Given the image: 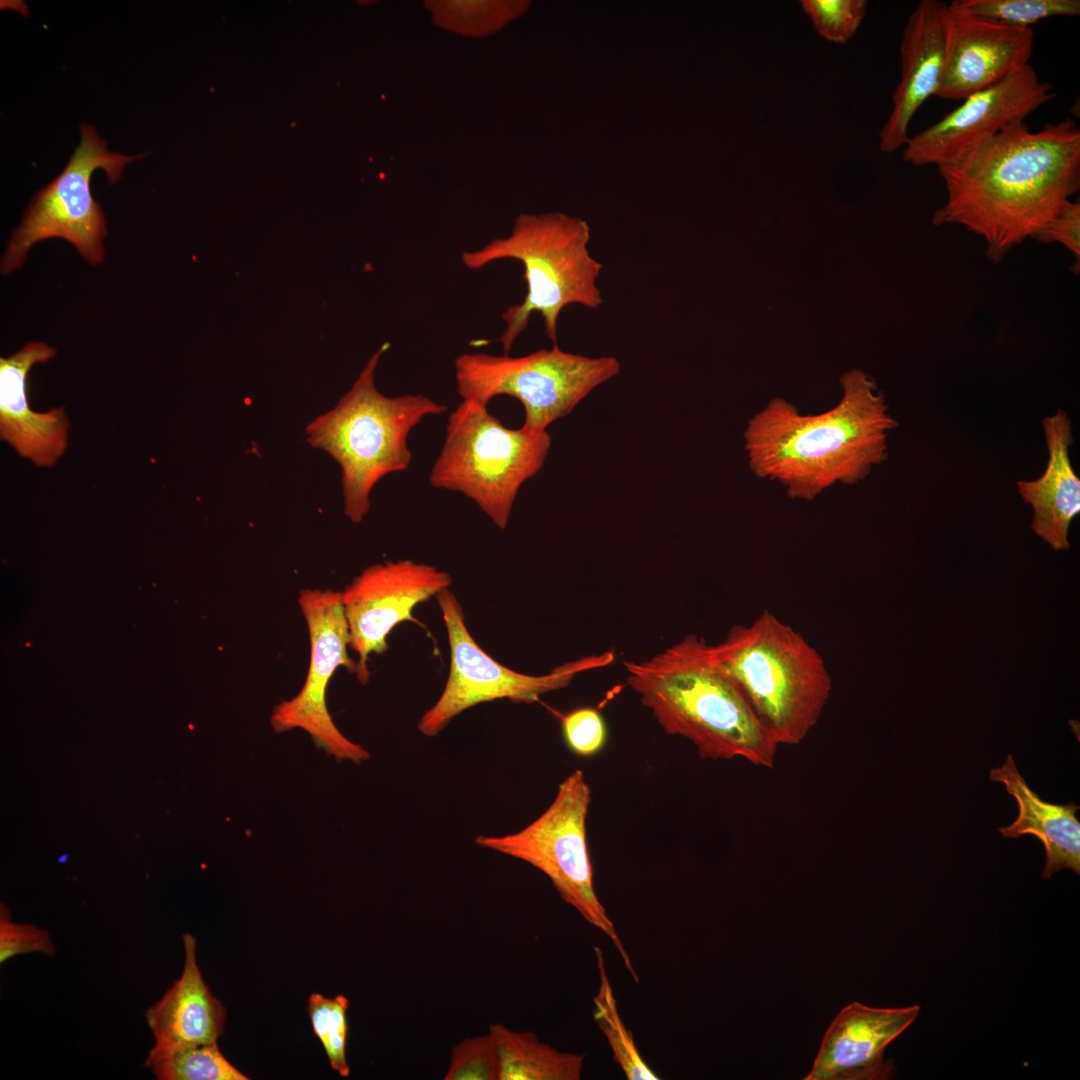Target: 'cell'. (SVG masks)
Listing matches in <instances>:
<instances>
[{
  "label": "cell",
  "instance_id": "cell-16",
  "mask_svg": "<svg viewBox=\"0 0 1080 1080\" xmlns=\"http://www.w3.org/2000/svg\"><path fill=\"white\" fill-rule=\"evenodd\" d=\"M919 1005L875 1008L853 1002L829 1025L810 1073L804 1080H886L893 1062L886 1047L918 1017Z\"/></svg>",
  "mask_w": 1080,
  "mask_h": 1080
},
{
  "label": "cell",
  "instance_id": "cell-24",
  "mask_svg": "<svg viewBox=\"0 0 1080 1080\" xmlns=\"http://www.w3.org/2000/svg\"><path fill=\"white\" fill-rule=\"evenodd\" d=\"M600 985L593 998V1018L611 1047L615 1062L629 1080H659L638 1051L633 1034L618 1012L616 999L606 972L603 954L595 947Z\"/></svg>",
  "mask_w": 1080,
  "mask_h": 1080
},
{
  "label": "cell",
  "instance_id": "cell-13",
  "mask_svg": "<svg viewBox=\"0 0 1080 1080\" xmlns=\"http://www.w3.org/2000/svg\"><path fill=\"white\" fill-rule=\"evenodd\" d=\"M1055 97L1028 64L1002 81L964 98L939 121L909 138L903 159L915 166L952 162L1008 125L1024 121Z\"/></svg>",
  "mask_w": 1080,
  "mask_h": 1080
},
{
  "label": "cell",
  "instance_id": "cell-4",
  "mask_svg": "<svg viewBox=\"0 0 1080 1080\" xmlns=\"http://www.w3.org/2000/svg\"><path fill=\"white\" fill-rule=\"evenodd\" d=\"M709 652L778 746L800 744L819 721L832 691L825 661L771 612L734 625Z\"/></svg>",
  "mask_w": 1080,
  "mask_h": 1080
},
{
  "label": "cell",
  "instance_id": "cell-19",
  "mask_svg": "<svg viewBox=\"0 0 1080 1080\" xmlns=\"http://www.w3.org/2000/svg\"><path fill=\"white\" fill-rule=\"evenodd\" d=\"M1042 428L1049 455L1046 469L1037 479L1016 484L1024 503L1033 509V532L1053 550L1067 551L1069 527L1080 513V479L1069 455L1074 442L1072 421L1058 409L1042 420Z\"/></svg>",
  "mask_w": 1080,
  "mask_h": 1080
},
{
  "label": "cell",
  "instance_id": "cell-14",
  "mask_svg": "<svg viewBox=\"0 0 1080 1080\" xmlns=\"http://www.w3.org/2000/svg\"><path fill=\"white\" fill-rule=\"evenodd\" d=\"M451 576L436 567L410 559L386 561L365 568L341 592L349 630V648L358 655L356 676L369 680L370 654L388 649L387 635L401 622L417 620L412 610L448 589Z\"/></svg>",
  "mask_w": 1080,
  "mask_h": 1080
},
{
  "label": "cell",
  "instance_id": "cell-2",
  "mask_svg": "<svg viewBox=\"0 0 1080 1080\" xmlns=\"http://www.w3.org/2000/svg\"><path fill=\"white\" fill-rule=\"evenodd\" d=\"M843 395L832 409L801 415L781 398L748 422L749 465L762 478L782 483L791 498L811 501L836 483L855 484L888 457L887 438L898 422L865 372L841 377Z\"/></svg>",
  "mask_w": 1080,
  "mask_h": 1080
},
{
  "label": "cell",
  "instance_id": "cell-21",
  "mask_svg": "<svg viewBox=\"0 0 1080 1080\" xmlns=\"http://www.w3.org/2000/svg\"><path fill=\"white\" fill-rule=\"evenodd\" d=\"M989 778L1003 783L1018 805L1016 820L1009 826L1000 827L1001 834L1007 838L1033 835L1042 842L1046 855L1042 878L1049 879L1062 869H1071L1079 875L1080 822L1076 817L1079 806L1042 800L1019 773L1011 755L1002 767L990 771Z\"/></svg>",
  "mask_w": 1080,
  "mask_h": 1080
},
{
  "label": "cell",
  "instance_id": "cell-8",
  "mask_svg": "<svg viewBox=\"0 0 1080 1080\" xmlns=\"http://www.w3.org/2000/svg\"><path fill=\"white\" fill-rule=\"evenodd\" d=\"M457 392L462 400L484 405L497 396L519 400L524 408L522 428L546 431L569 415L591 391L615 377V357H588L565 352L554 345L511 357L463 353L454 361Z\"/></svg>",
  "mask_w": 1080,
  "mask_h": 1080
},
{
  "label": "cell",
  "instance_id": "cell-20",
  "mask_svg": "<svg viewBox=\"0 0 1080 1080\" xmlns=\"http://www.w3.org/2000/svg\"><path fill=\"white\" fill-rule=\"evenodd\" d=\"M182 975L146 1012L155 1044L215 1043L224 1032L226 1009L203 980L196 958V939L182 935Z\"/></svg>",
  "mask_w": 1080,
  "mask_h": 1080
},
{
  "label": "cell",
  "instance_id": "cell-18",
  "mask_svg": "<svg viewBox=\"0 0 1080 1080\" xmlns=\"http://www.w3.org/2000/svg\"><path fill=\"white\" fill-rule=\"evenodd\" d=\"M55 349L29 342L0 359V436L17 453L38 466L51 467L67 448L69 422L63 407L47 412L30 409L26 378L36 363L53 358Z\"/></svg>",
  "mask_w": 1080,
  "mask_h": 1080
},
{
  "label": "cell",
  "instance_id": "cell-11",
  "mask_svg": "<svg viewBox=\"0 0 1080 1080\" xmlns=\"http://www.w3.org/2000/svg\"><path fill=\"white\" fill-rule=\"evenodd\" d=\"M450 647V671L436 703L420 718L417 729L426 737L439 734L456 716L477 704L498 699L530 704L542 694L562 689L584 671L610 665L615 654L583 656L533 676L509 669L494 660L474 640L457 597L448 589L436 595Z\"/></svg>",
  "mask_w": 1080,
  "mask_h": 1080
},
{
  "label": "cell",
  "instance_id": "cell-26",
  "mask_svg": "<svg viewBox=\"0 0 1080 1080\" xmlns=\"http://www.w3.org/2000/svg\"><path fill=\"white\" fill-rule=\"evenodd\" d=\"M349 1000L342 994L327 998L312 993L308 998V1014L314 1034L322 1043L331 1068L343 1077L350 1075L346 1058Z\"/></svg>",
  "mask_w": 1080,
  "mask_h": 1080
},
{
  "label": "cell",
  "instance_id": "cell-25",
  "mask_svg": "<svg viewBox=\"0 0 1080 1080\" xmlns=\"http://www.w3.org/2000/svg\"><path fill=\"white\" fill-rule=\"evenodd\" d=\"M957 11L1007 26L1030 28L1052 17L1080 14L1079 0H955Z\"/></svg>",
  "mask_w": 1080,
  "mask_h": 1080
},
{
  "label": "cell",
  "instance_id": "cell-30",
  "mask_svg": "<svg viewBox=\"0 0 1080 1080\" xmlns=\"http://www.w3.org/2000/svg\"><path fill=\"white\" fill-rule=\"evenodd\" d=\"M39 952L48 956L56 953L48 931L32 924L12 921L6 906L0 909V963L22 954Z\"/></svg>",
  "mask_w": 1080,
  "mask_h": 1080
},
{
  "label": "cell",
  "instance_id": "cell-23",
  "mask_svg": "<svg viewBox=\"0 0 1080 1080\" xmlns=\"http://www.w3.org/2000/svg\"><path fill=\"white\" fill-rule=\"evenodd\" d=\"M159 1080H248L220 1051L207 1044H154L144 1063Z\"/></svg>",
  "mask_w": 1080,
  "mask_h": 1080
},
{
  "label": "cell",
  "instance_id": "cell-3",
  "mask_svg": "<svg viewBox=\"0 0 1080 1080\" xmlns=\"http://www.w3.org/2000/svg\"><path fill=\"white\" fill-rule=\"evenodd\" d=\"M624 664L627 683L661 728L691 741L702 759L773 768L778 745L703 638L689 634L646 661Z\"/></svg>",
  "mask_w": 1080,
  "mask_h": 1080
},
{
  "label": "cell",
  "instance_id": "cell-7",
  "mask_svg": "<svg viewBox=\"0 0 1080 1080\" xmlns=\"http://www.w3.org/2000/svg\"><path fill=\"white\" fill-rule=\"evenodd\" d=\"M550 447L547 431L507 428L487 405L462 400L448 417L429 482L471 499L504 530L521 486L541 470Z\"/></svg>",
  "mask_w": 1080,
  "mask_h": 1080
},
{
  "label": "cell",
  "instance_id": "cell-9",
  "mask_svg": "<svg viewBox=\"0 0 1080 1080\" xmlns=\"http://www.w3.org/2000/svg\"><path fill=\"white\" fill-rule=\"evenodd\" d=\"M591 789L575 770L558 786L547 809L522 830L503 836L479 835L480 847L522 860L545 874L560 897L610 938L635 981L628 953L596 895L587 845L586 821Z\"/></svg>",
  "mask_w": 1080,
  "mask_h": 1080
},
{
  "label": "cell",
  "instance_id": "cell-10",
  "mask_svg": "<svg viewBox=\"0 0 1080 1080\" xmlns=\"http://www.w3.org/2000/svg\"><path fill=\"white\" fill-rule=\"evenodd\" d=\"M80 132V143L63 171L34 196L13 232L1 262L2 273L20 268L29 249L49 238L70 242L90 264L102 261L106 222L91 194L90 178L96 169H102L109 183L117 182L124 167L142 155L109 151L106 141L87 123L80 125Z\"/></svg>",
  "mask_w": 1080,
  "mask_h": 1080
},
{
  "label": "cell",
  "instance_id": "cell-5",
  "mask_svg": "<svg viewBox=\"0 0 1080 1080\" xmlns=\"http://www.w3.org/2000/svg\"><path fill=\"white\" fill-rule=\"evenodd\" d=\"M388 344L367 361L338 403L305 428L313 448L332 457L341 470L344 513L359 523L370 509V494L383 477L406 470L412 460L408 436L428 416L447 407L422 394L388 397L375 385V371Z\"/></svg>",
  "mask_w": 1080,
  "mask_h": 1080
},
{
  "label": "cell",
  "instance_id": "cell-29",
  "mask_svg": "<svg viewBox=\"0 0 1080 1080\" xmlns=\"http://www.w3.org/2000/svg\"><path fill=\"white\" fill-rule=\"evenodd\" d=\"M564 740L576 755L589 757L599 753L607 741V727L600 712L581 707L561 716Z\"/></svg>",
  "mask_w": 1080,
  "mask_h": 1080
},
{
  "label": "cell",
  "instance_id": "cell-15",
  "mask_svg": "<svg viewBox=\"0 0 1080 1080\" xmlns=\"http://www.w3.org/2000/svg\"><path fill=\"white\" fill-rule=\"evenodd\" d=\"M1031 28L1007 26L951 8L946 12L943 77L936 96L963 100L1028 65Z\"/></svg>",
  "mask_w": 1080,
  "mask_h": 1080
},
{
  "label": "cell",
  "instance_id": "cell-31",
  "mask_svg": "<svg viewBox=\"0 0 1080 1080\" xmlns=\"http://www.w3.org/2000/svg\"><path fill=\"white\" fill-rule=\"evenodd\" d=\"M1041 243L1057 242L1074 257L1072 266L1076 274L1080 269V202L1069 201L1064 208L1035 236Z\"/></svg>",
  "mask_w": 1080,
  "mask_h": 1080
},
{
  "label": "cell",
  "instance_id": "cell-17",
  "mask_svg": "<svg viewBox=\"0 0 1080 1080\" xmlns=\"http://www.w3.org/2000/svg\"><path fill=\"white\" fill-rule=\"evenodd\" d=\"M948 3L922 0L910 14L900 44L901 78L893 94V108L879 133L880 149L893 153L909 140L910 122L940 87L946 50Z\"/></svg>",
  "mask_w": 1080,
  "mask_h": 1080
},
{
  "label": "cell",
  "instance_id": "cell-22",
  "mask_svg": "<svg viewBox=\"0 0 1080 1080\" xmlns=\"http://www.w3.org/2000/svg\"><path fill=\"white\" fill-rule=\"evenodd\" d=\"M500 1064V1080H579L584 1058L541 1042L532 1031L489 1026Z\"/></svg>",
  "mask_w": 1080,
  "mask_h": 1080
},
{
  "label": "cell",
  "instance_id": "cell-1",
  "mask_svg": "<svg viewBox=\"0 0 1080 1080\" xmlns=\"http://www.w3.org/2000/svg\"><path fill=\"white\" fill-rule=\"evenodd\" d=\"M937 168L946 201L933 213V225L964 227L984 240L989 261L999 263L1078 192L1080 130L1071 118L1039 131L1015 122Z\"/></svg>",
  "mask_w": 1080,
  "mask_h": 1080
},
{
  "label": "cell",
  "instance_id": "cell-28",
  "mask_svg": "<svg viewBox=\"0 0 1080 1080\" xmlns=\"http://www.w3.org/2000/svg\"><path fill=\"white\" fill-rule=\"evenodd\" d=\"M444 1080H500V1064L491 1034L466 1037L453 1046Z\"/></svg>",
  "mask_w": 1080,
  "mask_h": 1080
},
{
  "label": "cell",
  "instance_id": "cell-27",
  "mask_svg": "<svg viewBox=\"0 0 1080 1080\" xmlns=\"http://www.w3.org/2000/svg\"><path fill=\"white\" fill-rule=\"evenodd\" d=\"M800 5L815 31L836 44L846 43L855 35L867 9L865 0H802Z\"/></svg>",
  "mask_w": 1080,
  "mask_h": 1080
},
{
  "label": "cell",
  "instance_id": "cell-6",
  "mask_svg": "<svg viewBox=\"0 0 1080 1080\" xmlns=\"http://www.w3.org/2000/svg\"><path fill=\"white\" fill-rule=\"evenodd\" d=\"M589 240L590 228L583 220L563 214L522 215L508 237L462 253V263L470 270L502 259L524 266L526 295L502 314L506 328L500 342L505 353L527 328L534 312L541 315L548 338L557 345L558 318L566 306L597 309L602 305L596 282L603 266L590 255Z\"/></svg>",
  "mask_w": 1080,
  "mask_h": 1080
},
{
  "label": "cell",
  "instance_id": "cell-12",
  "mask_svg": "<svg viewBox=\"0 0 1080 1080\" xmlns=\"http://www.w3.org/2000/svg\"><path fill=\"white\" fill-rule=\"evenodd\" d=\"M298 603L310 639L308 671L300 691L274 707L271 727L276 733L305 731L317 747L338 761H367L370 753L342 734L326 701L328 684L336 669L343 666L352 673L357 670V663L348 655L349 630L341 592L304 589L299 593Z\"/></svg>",
  "mask_w": 1080,
  "mask_h": 1080
}]
</instances>
